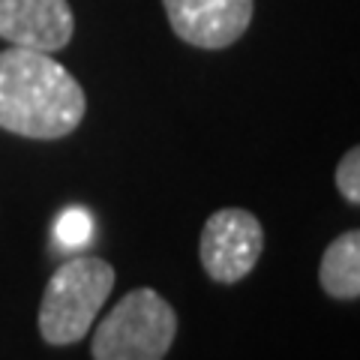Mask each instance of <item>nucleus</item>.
Wrapping results in <instances>:
<instances>
[{
	"mask_svg": "<svg viewBox=\"0 0 360 360\" xmlns=\"http://www.w3.org/2000/svg\"><path fill=\"white\" fill-rule=\"evenodd\" d=\"M84 111V87L60 60L15 45L0 51V129L54 141L75 132Z\"/></svg>",
	"mask_w": 360,
	"mask_h": 360,
	"instance_id": "obj_1",
	"label": "nucleus"
},
{
	"mask_svg": "<svg viewBox=\"0 0 360 360\" xmlns=\"http://www.w3.org/2000/svg\"><path fill=\"white\" fill-rule=\"evenodd\" d=\"M115 288V267L96 255H75L51 274L39 303L42 340L63 348L82 342Z\"/></svg>",
	"mask_w": 360,
	"mask_h": 360,
	"instance_id": "obj_2",
	"label": "nucleus"
},
{
	"mask_svg": "<svg viewBox=\"0 0 360 360\" xmlns=\"http://www.w3.org/2000/svg\"><path fill=\"white\" fill-rule=\"evenodd\" d=\"M177 336V312L153 288L120 297L90 342L94 360H165Z\"/></svg>",
	"mask_w": 360,
	"mask_h": 360,
	"instance_id": "obj_3",
	"label": "nucleus"
},
{
	"mask_svg": "<svg viewBox=\"0 0 360 360\" xmlns=\"http://www.w3.org/2000/svg\"><path fill=\"white\" fill-rule=\"evenodd\" d=\"M264 250V229L255 213L222 207L210 213L198 240V258L213 283L234 285L250 276Z\"/></svg>",
	"mask_w": 360,
	"mask_h": 360,
	"instance_id": "obj_4",
	"label": "nucleus"
},
{
	"mask_svg": "<svg viewBox=\"0 0 360 360\" xmlns=\"http://www.w3.org/2000/svg\"><path fill=\"white\" fill-rule=\"evenodd\" d=\"M174 37L205 51L234 45L252 25L255 0H162Z\"/></svg>",
	"mask_w": 360,
	"mask_h": 360,
	"instance_id": "obj_5",
	"label": "nucleus"
},
{
	"mask_svg": "<svg viewBox=\"0 0 360 360\" xmlns=\"http://www.w3.org/2000/svg\"><path fill=\"white\" fill-rule=\"evenodd\" d=\"M72 33L70 0H0V39L15 49L54 54L70 45Z\"/></svg>",
	"mask_w": 360,
	"mask_h": 360,
	"instance_id": "obj_6",
	"label": "nucleus"
},
{
	"mask_svg": "<svg viewBox=\"0 0 360 360\" xmlns=\"http://www.w3.org/2000/svg\"><path fill=\"white\" fill-rule=\"evenodd\" d=\"M319 285L336 300L360 297V231H342L321 255Z\"/></svg>",
	"mask_w": 360,
	"mask_h": 360,
	"instance_id": "obj_7",
	"label": "nucleus"
},
{
	"mask_svg": "<svg viewBox=\"0 0 360 360\" xmlns=\"http://www.w3.org/2000/svg\"><path fill=\"white\" fill-rule=\"evenodd\" d=\"M336 189L348 205H360V150L352 148L336 165Z\"/></svg>",
	"mask_w": 360,
	"mask_h": 360,
	"instance_id": "obj_8",
	"label": "nucleus"
},
{
	"mask_svg": "<svg viewBox=\"0 0 360 360\" xmlns=\"http://www.w3.org/2000/svg\"><path fill=\"white\" fill-rule=\"evenodd\" d=\"M58 240L63 246H70V250H78V246H84L90 240V217L84 210L72 207L58 219Z\"/></svg>",
	"mask_w": 360,
	"mask_h": 360,
	"instance_id": "obj_9",
	"label": "nucleus"
}]
</instances>
